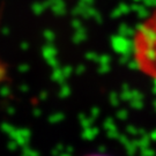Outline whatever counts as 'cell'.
Here are the masks:
<instances>
[{
    "label": "cell",
    "instance_id": "6da1fadb",
    "mask_svg": "<svg viewBox=\"0 0 156 156\" xmlns=\"http://www.w3.org/2000/svg\"><path fill=\"white\" fill-rule=\"evenodd\" d=\"M132 51L138 69L156 81V8L135 30Z\"/></svg>",
    "mask_w": 156,
    "mask_h": 156
}]
</instances>
